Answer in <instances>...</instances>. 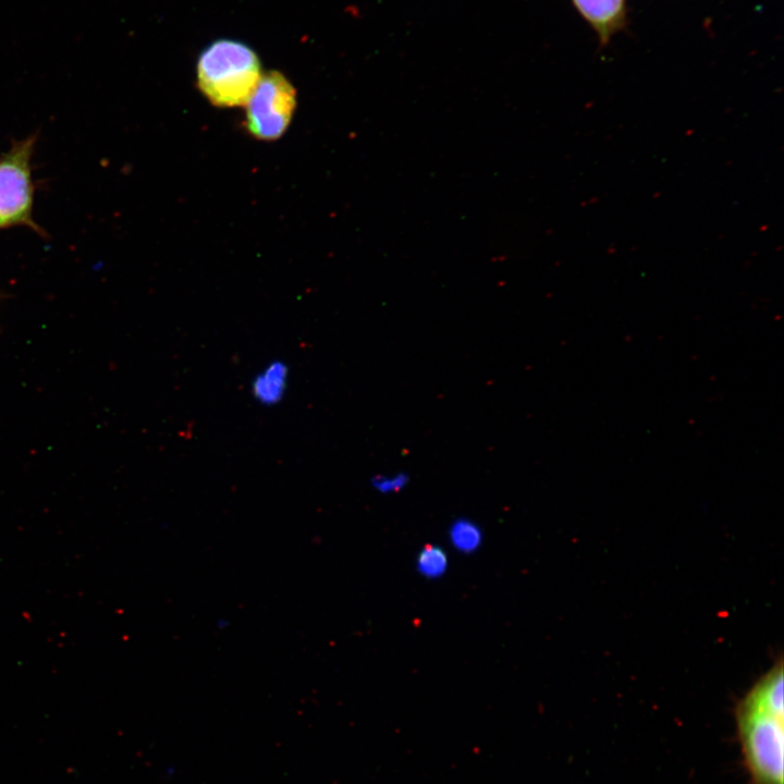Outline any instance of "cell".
Segmentation results:
<instances>
[{"label":"cell","instance_id":"obj_5","mask_svg":"<svg viewBox=\"0 0 784 784\" xmlns=\"http://www.w3.org/2000/svg\"><path fill=\"white\" fill-rule=\"evenodd\" d=\"M579 14L607 44L626 22L625 0H572Z\"/></svg>","mask_w":784,"mask_h":784},{"label":"cell","instance_id":"obj_4","mask_svg":"<svg viewBox=\"0 0 784 784\" xmlns=\"http://www.w3.org/2000/svg\"><path fill=\"white\" fill-rule=\"evenodd\" d=\"M245 125L258 139L273 140L287 128L296 107V93L278 71L264 74L246 102Z\"/></svg>","mask_w":784,"mask_h":784},{"label":"cell","instance_id":"obj_6","mask_svg":"<svg viewBox=\"0 0 784 784\" xmlns=\"http://www.w3.org/2000/svg\"><path fill=\"white\" fill-rule=\"evenodd\" d=\"M289 378L290 367L282 359L269 362L252 380L253 399L266 407L278 405L286 394Z\"/></svg>","mask_w":784,"mask_h":784},{"label":"cell","instance_id":"obj_10","mask_svg":"<svg viewBox=\"0 0 784 784\" xmlns=\"http://www.w3.org/2000/svg\"><path fill=\"white\" fill-rule=\"evenodd\" d=\"M0 298H1V293H0Z\"/></svg>","mask_w":784,"mask_h":784},{"label":"cell","instance_id":"obj_3","mask_svg":"<svg viewBox=\"0 0 784 784\" xmlns=\"http://www.w3.org/2000/svg\"><path fill=\"white\" fill-rule=\"evenodd\" d=\"M37 134L13 142L0 155V230L24 226L39 236L47 233L34 219L35 184L32 160Z\"/></svg>","mask_w":784,"mask_h":784},{"label":"cell","instance_id":"obj_2","mask_svg":"<svg viewBox=\"0 0 784 784\" xmlns=\"http://www.w3.org/2000/svg\"><path fill=\"white\" fill-rule=\"evenodd\" d=\"M742 755L751 784L784 783V714L743 698L735 709Z\"/></svg>","mask_w":784,"mask_h":784},{"label":"cell","instance_id":"obj_8","mask_svg":"<svg viewBox=\"0 0 784 784\" xmlns=\"http://www.w3.org/2000/svg\"><path fill=\"white\" fill-rule=\"evenodd\" d=\"M446 567L448 558L441 548L427 546L419 552L417 568L421 575L436 578L443 575Z\"/></svg>","mask_w":784,"mask_h":784},{"label":"cell","instance_id":"obj_7","mask_svg":"<svg viewBox=\"0 0 784 784\" xmlns=\"http://www.w3.org/2000/svg\"><path fill=\"white\" fill-rule=\"evenodd\" d=\"M452 544L462 552H471L480 546L481 532L477 524L465 518L455 520L450 529Z\"/></svg>","mask_w":784,"mask_h":784},{"label":"cell","instance_id":"obj_1","mask_svg":"<svg viewBox=\"0 0 784 784\" xmlns=\"http://www.w3.org/2000/svg\"><path fill=\"white\" fill-rule=\"evenodd\" d=\"M260 77V61L256 52L237 40H216L198 58V86L218 107L246 105Z\"/></svg>","mask_w":784,"mask_h":784},{"label":"cell","instance_id":"obj_9","mask_svg":"<svg viewBox=\"0 0 784 784\" xmlns=\"http://www.w3.org/2000/svg\"><path fill=\"white\" fill-rule=\"evenodd\" d=\"M409 482L405 471L377 474L370 479L371 487L379 493L390 494L403 490Z\"/></svg>","mask_w":784,"mask_h":784}]
</instances>
